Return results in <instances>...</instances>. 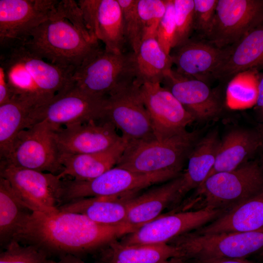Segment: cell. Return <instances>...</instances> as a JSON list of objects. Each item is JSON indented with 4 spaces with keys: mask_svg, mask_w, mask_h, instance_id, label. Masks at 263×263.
<instances>
[{
    "mask_svg": "<svg viewBox=\"0 0 263 263\" xmlns=\"http://www.w3.org/2000/svg\"><path fill=\"white\" fill-rule=\"evenodd\" d=\"M134 231L128 225L99 224L78 213L59 210L47 214L33 211L12 240L35 245L48 255L79 257L101 250L118 238Z\"/></svg>",
    "mask_w": 263,
    "mask_h": 263,
    "instance_id": "1",
    "label": "cell"
},
{
    "mask_svg": "<svg viewBox=\"0 0 263 263\" xmlns=\"http://www.w3.org/2000/svg\"><path fill=\"white\" fill-rule=\"evenodd\" d=\"M0 56L12 97L33 109L47 104L74 86V71L47 62L19 44L5 48Z\"/></svg>",
    "mask_w": 263,
    "mask_h": 263,
    "instance_id": "2",
    "label": "cell"
},
{
    "mask_svg": "<svg viewBox=\"0 0 263 263\" xmlns=\"http://www.w3.org/2000/svg\"><path fill=\"white\" fill-rule=\"evenodd\" d=\"M65 18L62 0L57 13L37 27L29 40L21 45L49 63L75 72L100 48L98 40Z\"/></svg>",
    "mask_w": 263,
    "mask_h": 263,
    "instance_id": "3",
    "label": "cell"
},
{
    "mask_svg": "<svg viewBox=\"0 0 263 263\" xmlns=\"http://www.w3.org/2000/svg\"><path fill=\"white\" fill-rule=\"evenodd\" d=\"M184 203L182 211L204 208L229 211L263 190V167L249 161L208 177Z\"/></svg>",
    "mask_w": 263,
    "mask_h": 263,
    "instance_id": "4",
    "label": "cell"
},
{
    "mask_svg": "<svg viewBox=\"0 0 263 263\" xmlns=\"http://www.w3.org/2000/svg\"><path fill=\"white\" fill-rule=\"evenodd\" d=\"M198 132L186 131L162 140L129 142L116 167L141 173L181 171L197 143Z\"/></svg>",
    "mask_w": 263,
    "mask_h": 263,
    "instance_id": "5",
    "label": "cell"
},
{
    "mask_svg": "<svg viewBox=\"0 0 263 263\" xmlns=\"http://www.w3.org/2000/svg\"><path fill=\"white\" fill-rule=\"evenodd\" d=\"M180 172L169 170L141 173L115 166L90 180L62 179L59 207L85 198L135 194L142 189L176 178L180 175Z\"/></svg>",
    "mask_w": 263,
    "mask_h": 263,
    "instance_id": "6",
    "label": "cell"
},
{
    "mask_svg": "<svg viewBox=\"0 0 263 263\" xmlns=\"http://www.w3.org/2000/svg\"><path fill=\"white\" fill-rule=\"evenodd\" d=\"M132 51L115 53L100 48L74 73V86L86 93L102 97L133 83Z\"/></svg>",
    "mask_w": 263,
    "mask_h": 263,
    "instance_id": "7",
    "label": "cell"
},
{
    "mask_svg": "<svg viewBox=\"0 0 263 263\" xmlns=\"http://www.w3.org/2000/svg\"><path fill=\"white\" fill-rule=\"evenodd\" d=\"M169 244L179 247L187 260L246 259L263 252V228L202 235L189 232Z\"/></svg>",
    "mask_w": 263,
    "mask_h": 263,
    "instance_id": "8",
    "label": "cell"
},
{
    "mask_svg": "<svg viewBox=\"0 0 263 263\" xmlns=\"http://www.w3.org/2000/svg\"><path fill=\"white\" fill-rule=\"evenodd\" d=\"M55 129L45 121L20 131L0 163L58 175L63 170Z\"/></svg>",
    "mask_w": 263,
    "mask_h": 263,
    "instance_id": "9",
    "label": "cell"
},
{
    "mask_svg": "<svg viewBox=\"0 0 263 263\" xmlns=\"http://www.w3.org/2000/svg\"><path fill=\"white\" fill-rule=\"evenodd\" d=\"M107 97L92 95L73 86L47 104L32 109L28 128L41 121L47 122L56 130L75 123L104 120Z\"/></svg>",
    "mask_w": 263,
    "mask_h": 263,
    "instance_id": "10",
    "label": "cell"
},
{
    "mask_svg": "<svg viewBox=\"0 0 263 263\" xmlns=\"http://www.w3.org/2000/svg\"><path fill=\"white\" fill-rule=\"evenodd\" d=\"M0 177L33 211L52 214L59 211L62 179L58 175L0 163Z\"/></svg>",
    "mask_w": 263,
    "mask_h": 263,
    "instance_id": "11",
    "label": "cell"
},
{
    "mask_svg": "<svg viewBox=\"0 0 263 263\" xmlns=\"http://www.w3.org/2000/svg\"><path fill=\"white\" fill-rule=\"evenodd\" d=\"M57 0H0V45L23 44L32 32L58 12Z\"/></svg>",
    "mask_w": 263,
    "mask_h": 263,
    "instance_id": "12",
    "label": "cell"
},
{
    "mask_svg": "<svg viewBox=\"0 0 263 263\" xmlns=\"http://www.w3.org/2000/svg\"><path fill=\"white\" fill-rule=\"evenodd\" d=\"M104 120L120 130L129 142L155 138L150 115L134 83L108 95Z\"/></svg>",
    "mask_w": 263,
    "mask_h": 263,
    "instance_id": "13",
    "label": "cell"
},
{
    "mask_svg": "<svg viewBox=\"0 0 263 263\" xmlns=\"http://www.w3.org/2000/svg\"><path fill=\"white\" fill-rule=\"evenodd\" d=\"M263 22V0H218L207 41L225 48Z\"/></svg>",
    "mask_w": 263,
    "mask_h": 263,
    "instance_id": "14",
    "label": "cell"
},
{
    "mask_svg": "<svg viewBox=\"0 0 263 263\" xmlns=\"http://www.w3.org/2000/svg\"><path fill=\"white\" fill-rule=\"evenodd\" d=\"M226 212L204 208L160 215L123 236L120 242L128 244H168L182 235L212 222Z\"/></svg>",
    "mask_w": 263,
    "mask_h": 263,
    "instance_id": "15",
    "label": "cell"
},
{
    "mask_svg": "<svg viewBox=\"0 0 263 263\" xmlns=\"http://www.w3.org/2000/svg\"><path fill=\"white\" fill-rule=\"evenodd\" d=\"M138 91L150 115L156 139L164 140L186 132L195 120L161 83H144L138 86Z\"/></svg>",
    "mask_w": 263,
    "mask_h": 263,
    "instance_id": "16",
    "label": "cell"
},
{
    "mask_svg": "<svg viewBox=\"0 0 263 263\" xmlns=\"http://www.w3.org/2000/svg\"><path fill=\"white\" fill-rule=\"evenodd\" d=\"M108 120H91L75 123L55 130V138L60 154L97 152L115 145L123 137Z\"/></svg>",
    "mask_w": 263,
    "mask_h": 263,
    "instance_id": "17",
    "label": "cell"
},
{
    "mask_svg": "<svg viewBox=\"0 0 263 263\" xmlns=\"http://www.w3.org/2000/svg\"><path fill=\"white\" fill-rule=\"evenodd\" d=\"M91 37L107 51L124 53L127 42L122 13L117 0H79L77 2Z\"/></svg>",
    "mask_w": 263,
    "mask_h": 263,
    "instance_id": "18",
    "label": "cell"
},
{
    "mask_svg": "<svg viewBox=\"0 0 263 263\" xmlns=\"http://www.w3.org/2000/svg\"><path fill=\"white\" fill-rule=\"evenodd\" d=\"M161 85L168 89L195 120L203 121L217 117L222 104L217 93L205 81L188 77L171 69Z\"/></svg>",
    "mask_w": 263,
    "mask_h": 263,
    "instance_id": "19",
    "label": "cell"
},
{
    "mask_svg": "<svg viewBox=\"0 0 263 263\" xmlns=\"http://www.w3.org/2000/svg\"><path fill=\"white\" fill-rule=\"evenodd\" d=\"M170 54L178 73L206 82L227 55L228 47L219 48L208 41L190 40Z\"/></svg>",
    "mask_w": 263,
    "mask_h": 263,
    "instance_id": "20",
    "label": "cell"
},
{
    "mask_svg": "<svg viewBox=\"0 0 263 263\" xmlns=\"http://www.w3.org/2000/svg\"><path fill=\"white\" fill-rule=\"evenodd\" d=\"M182 174L151 188L130 201L126 223L134 231L157 218L168 206H175Z\"/></svg>",
    "mask_w": 263,
    "mask_h": 263,
    "instance_id": "21",
    "label": "cell"
},
{
    "mask_svg": "<svg viewBox=\"0 0 263 263\" xmlns=\"http://www.w3.org/2000/svg\"><path fill=\"white\" fill-rule=\"evenodd\" d=\"M128 144L129 141L123 137L115 145L104 151L86 154H61L59 161L63 169L58 175L61 179L69 176L78 181L93 179L116 166Z\"/></svg>",
    "mask_w": 263,
    "mask_h": 263,
    "instance_id": "22",
    "label": "cell"
},
{
    "mask_svg": "<svg viewBox=\"0 0 263 263\" xmlns=\"http://www.w3.org/2000/svg\"><path fill=\"white\" fill-rule=\"evenodd\" d=\"M263 65V22L228 46L227 55L212 75L219 79H230L237 74Z\"/></svg>",
    "mask_w": 263,
    "mask_h": 263,
    "instance_id": "23",
    "label": "cell"
},
{
    "mask_svg": "<svg viewBox=\"0 0 263 263\" xmlns=\"http://www.w3.org/2000/svg\"><path fill=\"white\" fill-rule=\"evenodd\" d=\"M263 228V190L212 222L190 232L202 235Z\"/></svg>",
    "mask_w": 263,
    "mask_h": 263,
    "instance_id": "24",
    "label": "cell"
},
{
    "mask_svg": "<svg viewBox=\"0 0 263 263\" xmlns=\"http://www.w3.org/2000/svg\"><path fill=\"white\" fill-rule=\"evenodd\" d=\"M134 194L77 199L60 206L58 209L61 211L83 215L99 224L128 225L126 221L129 203Z\"/></svg>",
    "mask_w": 263,
    "mask_h": 263,
    "instance_id": "25",
    "label": "cell"
},
{
    "mask_svg": "<svg viewBox=\"0 0 263 263\" xmlns=\"http://www.w3.org/2000/svg\"><path fill=\"white\" fill-rule=\"evenodd\" d=\"M261 145L257 131L242 129L230 131L220 140L215 164L207 177L234 170L249 162Z\"/></svg>",
    "mask_w": 263,
    "mask_h": 263,
    "instance_id": "26",
    "label": "cell"
},
{
    "mask_svg": "<svg viewBox=\"0 0 263 263\" xmlns=\"http://www.w3.org/2000/svg\"><path fill=\"white\" fill-rule=\"evenodd\" d=\"M101 263H162L184 258L180 248L170 244H128L117 240L101 249Z\"/></svg>",
    "mask_w": 263,
    "mask_h": 263,
    "instance_id": "27",
    "label": "cell"
},
{
    "mask_svg": "<svg viewBox=\"0 0 263 263\" xmlns=\"http://www.w3.org/2000/svg\"><path fill=\"white\" fill-rule=\"evenodd\" d=\"M220 142L217 132L212 131L196 143L188 157L187 169L182 174L176 205L207 179L215 164Z\"/></svg>",
    "mask_w": 263,
    "mask_h": 263,
    "instance_id": "28",
    "label": "cell"
},
{
    "mask_svg": "<svg viewBox=\"0 0 263 263\" xmlns=\"http://www.w3.org/2000/svg\"><path fill=\"white\" fill-rule=\"evenodd\" d=\"M134 84L161 83L173 64L170 55L161 48L155 37L143 39L136 52H132Z\"/></svg>",
    "mask_w": 263,
    "mask_h": 263,
    "instance_id": "29",
    "label": "cell"
},
{
    "mask_svg": "<svg viewBox=\"0 0 263 263\" xmlns=\"http://www.w3.org/2000/svg\"><path fill=\"white\" fill-rule=\"evenodd\" d=\"M33 212L17 196L9 182L0 177V243L4 247L13 240Z\"/></svg>",
    "mask_w": 263,
    "mask_h": 263,
    "instance_id": "30",
    "label": "cell"
},
{
    "mask_svg": "<svg viewBox=\"0 0 263 263\" xmlns=\"http://www.w3.org/2000/svg\"><path fill=\"white\" fill-rule=\"evenodd\" d=\"M33 108L16 97L0 105V156L4 159L19 132L27 128Z\"/></svg>",
    "mask_w": 263,
    "mask_h": 263,
    "instance_id": "31",
    "label": "cell"
},
{
    "mask_svg": "<svg viewBox=\"0 0 263 263\" xmlns=\"http://www.w3.org/2000/svg\"><path fill=\"white\" fill-rule=\"evenodd\" d=\"M259 74L256 69L240 73L231 79L226 91V104L232 110H241L255 105Z\"/></svg>",
    "mask_w": 263,
    "mask_h": 263,
    "instance_id": "32",
    "label": "cell"
},
{
    "mask_svg": "<svg viewBox=\"0 0 263 263\" xmlns=\"http://www.w3.org/2000/svg\"><path fill=\"white\" fill-rule=\"evenodd\" d=\"M166 8V0H138L137 9L142 40L150 37H156L157 29Z\"/></svg>",
    "mask_w": 263,
    "mask_h": 263,
    "instance_id": "33",
    "label": "cell"
},
{
    "mask_svg": "<svg viewBox=\"0 0 263 263\" xmlns=\"http://www.w3.org/2000/svg\"><path fill=\"white\" fill-rule=\"evenodd\" d=\"M0 254V263H48V255L38 247L12 240Z\"/></svg>",
    "mask_w": 263,
    "mask_h": 263,
    "instance_id": "34",
    "label": "cell"
},
{
    "mask_svg": "<svg viewBox=\"0 0 263 263\" xmlns=\"http://www.w3.org/2000/svg\"><path fill=\"white\" fill-rule=\"evenodd\" d=\"M120 6L125 37L132 51L136 52L142 41V32L138 13V0H117Z\"/></svg>",
    "mask_w": 263,
    "mask_h": 263,
    "instance_id": "35",
    "label": "cell"
},
{
    "mask_svg": "<svg viewBox=\"0 0 263 263\" xmlns=\"http://www.w3.org/2000/svg\"><path fill=\"white\" fill-rule=\"evenodd\" d=\"M173 1L176 24L175 48L189 39L194 30V0Z\"/></svg>",
    "mask_w": 263,
    "mask_h": 263,
    "instance_id": "36",
    "label": "cell"
},
{
    "mask_svg": "<svg viewBox=\"0 0 263 263\" xmlns=\"http://www.w3.org/2000/svg\"><path fill=\"white\" fill-rule=\"evenodd\" d=\"M176 24L173 0H166L165 14L158 26L156 39L163 50L169 55L175 46Z\"/></svg>",
    "mask_w": 263,
    "mask_h": 263,
    "instance_id": "37",
    "label": "cell"
},
{
    "mask_svg": "<svg viewBox=\"0 0 263 263\" xmlns=\"http://www.w3.org/2000/svg\"><path fill=\"white\" fill-rule=\"evenodd\" d=\"M218 1L194 0V30L206 38L214 23Z\"/></svg>",
    "mask_w": 263,
    "mask_h": 263,
    "instance_id": "38",
    "label": "cell"
},
{
    "mask_svg": "<svg viewBox=\"0 0 263 263\" xmlns=\"http://www.w3.org/2000/svg\"><path fill=\"white\" fill-rule=\"evenodd\" d=\"M11 97L12 94L4 70L0 66V105L8 101Z\"/></svg>",
    "mask_w": 263,
    "mask_h": 263,
    "instance_id": "39",
    "label": "cell"
},
{
    "mask_svg": "<svg viewBox=\"0 0 263 263\" xmlns=\"http://www.w3.org/2000/svg\"><path fill=\"white\" fill-rule=\"evenodd\" d=\"M188 260L190 263H259L248 260L246 259L224 258L191 259Z\"/></svg>",
    "mask_w": 263,
    "mask_h": 263,
    "instance_id": "40",
    "label": "cell"
},
{
    "mask_svg": "<svg viewBox=\"0 0 263 263\" xmlns=\"http://www.w3.org/2000/svg\"><path fill=\"white\" fill-rule=\"evenodd\" d=\"M255 106L258 113L263 119V73L259 74L258 94Z\"/></svg>",
    "mask_w": 263,
    "mask_h": 263,
    "instance_id": "41",
    "label": "cell"
},
{
    "mask_svg": "<svg viewBox=\"0 0 263 263\" xmlns=\"http://www.w3.org/2000/svg\"><path fill=\"white\" fill-rule=\"evenodd\" d=\"M48 263H86L79 257L73 255H66L60 257L59 259L57 261L52 260L49 261Z\"/></svg>",
    "mask_w": 263,
    "mask_h": 263,
    "instance_id": "42",
    "label": "cell"
},
{
    "mask_svg": "<svg viewBox=\"0 0 263 263\" xmlns=\"http://www.w3.org/2000/svg\"><path fill=\"white\" fill-rule=\"evenodd\" d=\"M162 263H190L189 262L182 257H175L171 258Z\"/></svg>",
    "mask_w": 263,
    "mask_h": 263,
    "instance_id": "43",
    "label": "cell"
},
{
    "mask_svg": "<svg viewBox=\"0 0 263 263\" xmlns=\"http://www.w3.org/2000/svg\"><path fill=\"white\" fill-rule=\"evenodd\" d=\"M261 139V147L260 149L263 151V124H260L258 128V131H257Z\"/></svg>",
    "mask_w": 263,
    "mask_h": 263,
    "instance_id": "44",
    "label": "cell"
},
{
    "mask_svg": "<svg viewBox=\"0 0 263 263\" xmlns=\"http://www.w3.org/2000/svg\"><path fill=\"white\" fill-rule=\"evenodd\" d=\"M259 257L263 261V252L259 254Z\"/></svg>",
    "mask_w": 263,
    "mask_h": 263,
    "instance_id": "45",
    "label": "cell"
}]
</instances>
